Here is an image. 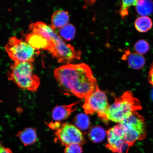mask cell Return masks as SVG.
I'll use <instances>...</instances> for the list:
<instances>
[{
	"mask_svg": "<svg viewBox=\"0 0 153 153\" xmlns=\"http://www.w3.org/2000/svg\"><path fill=\"white\" fill-rule=\"evenodd\" d=\"M26 42L37 50H44L49 51L50 43L43 35L35 32H30L26 36Z\"/></svg>",
	"mask_w": 153,
	"mask_h": 153,
	"instance_id": "10",
	"label": "cell"
},
{
	"mask_svg": "<svg viewBox=\"0 0 153 153\" xmlns=\"http://www.w3.org/2000/svg\"><path fill=\"white\" fill-rule=\"evenodd\" d=\"M128 64L131 68L140 70L144 67L145 59L143 55L137 53H130L127 57Z\"/></svg>",
	"mask_w": 153,
	"mask_h": 153,
	"instance_id": "15",
	"label": "cell"
},
{
	"mask_svg": "<svg viewBox=\"0 0 153 153\" xmlns=\"http://www.w3.org/2000/svg\"><path fill=\"white\" fill-rule=\"evenodd\" d=\"M140 101L134 96L131 91L124 92L115 97L113 104L110 105L106 113L107 121L120 123L134 112L141 110Z\"/></svg>",
	"mask_w": 153,
	"mask_h": 153,
	"instance_id": "3",
	"label": "cell"
},
{
	"mask_svg": "<svg viewBox=\"0 0 153 153\" xmlns=\"http://www.w3.org/2000/svg\"><path fill=\"white\" fill-rule=\"evenodd\" d=\"M16 136L25 146L33 144L37 140L36 130L32 128H26L19 131L17 133Z\"/></svg>",
	"mask_w": 153,
	"mask_h": 153,
	"instance_id": "12",
	"label": "cell"
},
{
	"mask_svg": "<svg viewBox=\"0 0 153 153\" xmlns=\"http://www.w3.org/2000/svg\"><path fill=\"white\" fill-rule=\"evenodd\" d=\"M136 10L141 16H148L153 12V2L150 1H137Z\"/></svg>",
	"mask_w": 153,
	"mask_h": 153,
	"instance_id": "16",
	"label": "cell"
},
{
	"mask_svg": "<svg viewBox=\"0 0 153 153\" xmlns=\"http://www.w3.org/2000/svg\"><path fill=\"white\" fill-rule=\"evenodd\" d=\"M136 53L143 55L146 53L150 49L149 45L145 40L141 39L137 42L134 46Z\"/></svg>",
	"mask_w": 153,
	"mask_h": 153,
	"instance_id": "20",
	"label": "cell"
},
{
	"mask_svg": "<svg viewBox=\"0 0 153 153\" xmlns=\"http://www.w3.org/2000/svg\"><path fill=\"white\" fill-rule=\"evenodd\" d=\"M106 147L114 153H127L129 147L124 140L125 132L120 123L106 131Z\"/></svg>",
	"mask_w": 153,
	"mask_h": 153,
	"instance_id": "9",
	"label": "cell"
},
{
	"mask_svg": "<svg viewBox=\"0 0 153 153\" xmlns=\"http://www.w3.org/2000/svg\"><path fill=\"white\" fill-rule=\"evenodd\" d=\"M74 122L76 127L83 131H86L88 128L91 122L87 114H79L74 118Z\"/></svg>",
	"mask_w": 153,
	"mask_h": 153,
	"instance_id": "19",
	"label": "cell"
},
{
	"mask_svg": "<svg viewBox=\"0 0 153 153\" xmlns=\"http://www.w3.org/2000/svg\"><path fill=\"white\" fill-rule=\"evenodd\" d=\"M59 33L61 38L67 41H71L75 37L76 29L73 25L68 24L59 29Z\"/></svg>",
	"mask_w": 153,
	"mask_h": 153,
	"instance_id": "18",
	"label": "cell"
},
{
	"mask_svg": "<svg viewBox=\"0 0 153 153\" xmlns=\"http://www.w3.org/2000/svg\"><path fill=\"white\" fill-rule=\"evenodd\" d=\"M54 135L55 142L65 147L74 144L81 145L85 143V137L82 132L76 126L69 123L61 124Z\"/></svg>",
	"mask_w": 153,
	"mask_h": 153,
	"instance_id": "8",
	"label": "cell"
},
{
	"mask_svg": "<svg viewBox=\"0 0 153 153\" xmlns=\"http://www.w3.org/2000/svg\"><path fill=\"white\" fill-rule=\"evenodd\" d=\"M137 1H122L120 13L122 18H125L128 14V10L130 7L135 6Z\"/></svg>",
	"mask_w": 153,
	"mask_h": 153,
	"instance_id": "21",
	"label": "cell"
},
{
	"mask_svg": "<svg viewBox=\"0 0 153 153\" xmlns=\"http://www.w3.org/2000/svg\"><path fill=\"white\" fill-rule=\"evenodd\" d=\"M83 150L81 145L74 144L65 147V153H82Z\"/></svg>",
	"mask_w": 153,
	"mask_h": 153,
	"instance_id": "22",
	"label": "cell"
},
{
	"mask_svg": "<svg viewBox=\"0 0 153 153\" xmlns=\"http://www.w3.org/2000/svg\"><path fill=\"white\" fill-rule=\"evenodd\" d=\"M53 75L65 94L85 99L98 85L90 67L85 63L68 64L54 70Z\"/></svg>",
	"mask_w": 153,
	"mask_h": 153,
	"instance_id": "1",
	"label": "cell"
},
{
	"mask_svg": "<svg viewBox=\"0 0 153 153\" xmlns=\"http://www.w3.org/2000/svg\"><path fill=\"white\" fill-rule=\"evenodd\" d=\"M80 101L68 105L56 106L52 110V117L55 122H60L66 120L77 108V105Z\"/></svg>",
	"mask_w": 153,
	"mask_h": 153,
	"instance_id": "11",
	"label": "cell"
},
{
	"mask_svg": "<svg viewBox=\"0 0 153 153\" xmlns=\"http://www.w3.org/2000/svg\"><path fill=\"white\" fill-rule=\"evenodd\" d=\"M0 153H10V149L5 148L0 141Z\"/></svg>",
	"mask_w": 153,
	"mask_h": 153,
	"instance_id": "24",
	"label": "cell"
},
{
	"mask_svg": "<svg viewBox=\"0 0 153 153\" xmlns=\"http://www.w3.org/2000/svg\"><path fill=\"white\" fill-rule=\"evenodd\" d=\"M125 132L124 140L129 147L137 141L145 139L146 135V124L143 117L137 111L119 123Z\"/></svg>",
	"mask_w": 153,
	"mask_h": 153,
	"instance_id": "5",
	"label": "cell"
},
{
	"mask_svg": "<svg viewBox=\"0 0 153 153\" xmlns=\"http://www.w3.org/2000/svg\"><path fill=\"white\" fill-rule=\"evenodd\" d=\"M33 70V62H15L9 68L8 79L21 89L36 92L39 87L40 80Z\"/></svg>",
	"mask_w": 153,
	"mask_h": 153,
	"instance_id": "4",
	"label": "cell"
},
{
	"mask_svg": "<svg viewBox=\"0 0 153 153\" xmlns=\"http://www.w3.org/2000/svg\"><path fill=\"white\" fill-rule=\"evenodd\" d=\"M5 49L10 58L15 62H34L40 51L32 47L26 41L15 37L10 38Z\"/></svg>",
	"mask_w": 153,
	"mask_h": 153,
	"instance_id": "6",
	"label": "cell"
},
{
	"mask_svg": "<svg viewBox=\"0 0 153 153\" xmlns=\"http://www.w3.org/2000/svg\"><path fill=\"white\" fill-rule=\"evenodd\" d=\"M85 99L83 108L86 114H97L103 122L108 123L106 113L110 105L107 96L99 88V86L93 93Z\"/></svg>",
	"mask_w": 153,
	"mask_h": 153,
	"instance_id": "7",
	"label": "cell"
},
{
	"mask_svg": "<svg viewBox=\"0 0 153 153\" xmlns=\"http://www.w3.org/2000/svg\"><path fill=\"white\" fill-rule=\"evenodd\" d=\"M107 135L106 131L101 126H92L89 130L88 137L90 140L94 143H98L104 140Z\"/></svg>",
	"mask_w": 153,
	"mask_h": 153,
	"instance_id": "14",
	"label": "cell"
},
{
	"mask_svg": "<svg viewBox=\"0 0 153 153\" xmlns=\"http://www.w3.org/2000/svg\"><path fill=\"white\" fill-rule=\"evenodd\" d=\"M152 26V22L148 16H140L135 22V27L137 31L145 33L150 30Z\"/></svg>",
	"mask_w": 153,
	"mask_h": 153,
	"instance_id": "17",
	"label": "cell"
},
{
	"mask_svg": "<svg viewBox=\"0 0 153 153\" xmlns=\"http://www.w3.org/2000/svg\"><path fill=\"white\" fill-rule=\"evenodd\" d=\"M148 81L153 87V62L151 65L148 76Z\"/></svg>",
	"mask_w": 153,
	"mask_h": 153,
	"instance_id": "23",
	"label": "cell"
},
{
	"mask_svg": "<svg viewBox=\"0 0 153 153\" xmlns=\"http://www.w3.org/2000/svg\"><path fill=\"white\" fill-rule=\"evenodd\" d=\"M151 97H152V100L153 101V89L152 91V93H151Z\"/></svg>",
	"mask_w": 153,
	"mask_h": 153,
	"instance_id": "25",
	"label": "cell"
},
{
	"mask_svg": "<svg viewBox=\"0 0 153 153\" xmlns=\"http://www.w3.org/2000/svg\"><path fill=\"white\" fill-rule=\"evenodd\" d=\"M30 31L37 32L47 38L50 43L49 51L59 63L70 64L81 58V51L76 50L70 44H67L52 27L42 22L32 23Z\"/></svg>",
	"mask_w": 153,
	"mask_h": 153,
	"instance_id": "2",
	"label": "cell"
},
{
	"mask_svg": "<svg viewBox=\"0 0 153 153\" xmlns=\"http://www.w3.org/2000/svg\"><path fill=\"white\" fill-rule=\"evenodd\" d=\"M70 17L68 11L59 10L53 13L51 18V25L55 30L60 29L68 24Z\"/></svg>",
	"mask_w": 153,
	"mask_h": 153,
	"instance_id": "13",
	"label": "cell"
}]
</instances>
